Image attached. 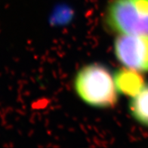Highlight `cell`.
<instances>
[{"label":"cell","instance_id":"obj_1","mask_svg":"<svg viewBox=\"0 0 148 148\" xmlns=\"http://www.w3.org/2000/svg\"><path fill=\"white\" fill-rule=\"evenodd\" d=\"M73 86L79 97L91 107L107 109L118 101L113 75L102 64H90L82 67L74 78Z\"/></svg>","mask_w":148,"mask_h":148},{"label":"cell","instance_id":"obj_3","mask_svg":"<svg viewBox=\"0 0 148 148\" xmlns=\"http://www.w3.org/2000/svg\"><path fill=\"white\" fill-rule=\"evenodd\" d=\"M114 54L124 67L139 73H148V35H117Z\"/></svg>","mask_w":148,"mask_h":148},{"label":"cell","instance_id":"obj_4","mask_svg":"<svg viewBox=\"0 0 148 148\" xmlns=\"http://www.w3.org/2000/svg\"><path fill=\"white\" fill-rule=\"evenodd\" d=\"M140 73L125 67L117 70L113 74V77L119 93L127 95L131 97L135 95L145 85Z\"/></svg>","mask_w":148,"mask_h":148},{"label":"cell","instance_id":"obj_5","mask_svg":"<svg viewBox=\"0 0 148 148\" xmlns=\"http://www.w3.org/2000/svg\"><path fill=\"white\" fill-rule=\"evenodd\" d=\"M132 116L139 124L148 127V85L145 84L129 102Z\"/></svg>","mask_w":148,"mask_h":148},{"label":"cell","instance_id":"obj_2","mask_svg":"<svg viewBox=\"0 0 148 148\" xmlns=\"http://www.w3.org/2000/svg\"><path fill=\"white\" fill-rule=\"evenodd\" d=\"M104 23L117 35H148V0H111Z\"/></svg>","mask_w":148,"mask_h":148}]
</instances>
